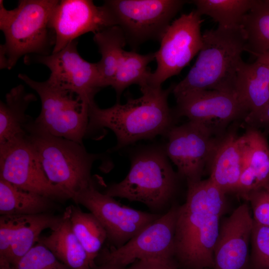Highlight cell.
<instances>
[{
    "label": "cell",
    "instance_id": "1",
    "mask_svg": "<svg viewBox=\"0 0 269 269\" xmlns=\"http://www.w3.org/2000/svg\"><path fill=\"white\" fill-rule=\"evenodd\" d=\"M225 194L209 178L187 184L185 202L178 206L175 257L187 269H212Z\"/></svg>",
    "mask_w": 269,
    "mask_h": 269
},
{
    "label": "cell",
    "instance_id": "2",
    "mask_svg": "<svg viewBox=\"0 0 269 269\" xmlns=\"http://www.w3.org/2000/svg\"><path fill=\"white\" fill-rule=\"evenodd\" d=\"M149 85L140 88L142 95L128 98L127 102H117L111 107L99 108L95 102L89 106L88 132L104 128L110 129L117 138L113 150H118L143 139L164 136L174 125L176 116L168 104L172 92Z\"/></svg>",
    "mask_w": 269,
    "mask_h": 269
},
{
    "label": "cell",
    "instance_id": "3",
    "mask_svg": "<svg viewBox=\"0 0 269 269\" xmlns=\"http://www.w3.org/2000/svg\"><path fill=\"white\" fill-rule=\"evenodd\" d=\"M203 45L186 77L174 85L175 99L188 93L217 90L234 93L238 68L243 61L246 39L242 26H218L202 34Z\"/></svg>",
    "mask_w": 269,
    "mask_h": 269
},
{
    "label": "cell",
    "instance_id": "4",
    "mask_svg": "<svg viewBox=\"0 0 269 269\" xmlns=\"http://www.w3.org/2000/svg\"><path fill=\"white\" fill-rule=\"evenodd\" d=\"M129 153L128 174L121 181L110 185L105 193L142 203L154 211L161 210L175 194L179 176L171 165L164 143L138 145Z\"/></svg>",
    "mask_w": 269,
    "mask_h": 269
},
{
    "label": "cell",
    "instance_id": "5",
    "mask_svg": "<svg viewBox=\"0 0 269 269\" xmlns=\"http://www.w3.org/2000/svg\"><path fill=\"white\" fill-rule=\"evenodd\" d=\"M58 1L20 0L8 10L0 0V29L5 38L0 46L1 69H11L22 56L52 53L55 37L49 21Z\"/></svg>",
    "mask_w": 269,
    "mask_h": 269
},
{
    "label": "cell",
    "instance_id": "6",
    "mask_svg": "<svg viewBox=\"0 0 269 269\" xmlns=\"http://www.w3.org/2000/svg\"><path fill=\"white\" fill-rule=\"evenodd\" d=\"M33 121L28 126L26 137L48 180L73 200L93 184L91 169L100 155L88 152L83 144L38 129Z\"/></svg>",
    "mask_w": 269,
    "mask_h": 269
},
{
    "label": "cell",
    "instance_id": "7",
    "mask_svg": "<svg viewBox=\"0 0 269 269\" xmlns=\"http://www.w3.org/2000/svg\"><path fill=\"white\" fill-rule=\"evenodd\" d=\"M18 78L38 95L41 104L39 116L33 124L38 129L54 136L83 144L88 133L89 105L74 93L39 82L26 74Z\"/></svg>",
    "mask_w": 269,
    "mask_h": 269
},
{
    "label": "cell",
    "instance_id": "8",
    "mask_svg": "<svg viewBox=\"0 0 269 269\" xmlns=\"http://www.w3.org/2000/svg\"><path fill=\"white\" fill-rule=\"evenodd\" d=\"M201 15L195 9L173 21L162 35L155 52L157 67L148 85L161 87L167 79L178 75L199 52L203 45Z\"/></svg>",
    "mask_w": 269,
    "mask_h": 269
},
{
    "label": "cell",
    "instance_id": "9",
    "mask_svg": "<svg viewBox=\"0 0 269 269\" xmlns=\"http://www.w3.org/2000/svg\"><path fill=\"white\" fill-rule=\"evenodd\" d=\"M77 44L75 40L57 52L25 56L24 62L46 66L50 72L46 81L50 85L74 93L89 106L95 102V95L104 86L97 63L83 59Z\"/></svg>",
    "mask_w": 269,
    "mask_h": 269
},
{
    "label": "cell",
    "instance_id": "10",
    "mask_svg": "<svg viewBox=\"0 0 269 269\" xmlns=\"http://www.w3.org/2000/svg\"><path fill=\"white\" fill-rule=\"evenodd\" d=\"M187 2L183 0H108L104 2L127 39L138 43L160 40L172 19Z\"/></svg>",
    "mask_w": 269,
    "mask_h": 269
},
{
    "label": "cell",
    "instance_id": "11",
    "mask_svg": "<svg viewBox=\"0 0 269 269\" xmlns=\"http://www.w3.org/2000/svg\"><path fill=\"white\" fill-rule=\"evenodd\" d=\"M214 134L205 125L189 121L174 126L164 136L166 154L187 184L202 179L218 140L213 137Z\"/></svg>",
    "mask_w": 269,
    "mask_h": 269
},
{
    "label": "cell",
    "instance_id": "12",
    "mask_svg": "<svg viewBox=\"0 0 269 269\" xmlns=\"http://www.w3.org/2000/svg\"><path fill=\"white\" fill-rule=\"evenodd\" d=\"M178 208L172 206L122 247L102 250L96 261L126 268L138 260L174 258Z\"/></svg>",
    "mask_w": 269,
    "mask_h": 269
},
{
    "label": "cell",
    "instance_id": "13",
    "mask_svg": "<svg viewBox=\"0 0 269 269\" xmlns=\"http://www.w3.org/2000/svg\"><path fill=\"white\" fill-rule=\"evenodd\" d=\"M73 200L96 217L114 248L125 245L161 215L121 205L114 197L99 192L93 184L80 192Z\"/></svg>",
    "mask_w": 269,
    "mask_h": 269
},
{
    "label": "cell",
    "instance_id": "14",
    "mask_svg": "<svg viewBox=\"0 0 269 269\" xmlns=\"http://www.w3.org/2000/svg\"><path fill=\"white\" fill-rule=\"evenodd\" d=\"M0 178L54 201L70 199L48 180L26 135L0 144Z\"/></svg>",
    "mask_w": 269,
    "mask_h": 269
},
{
    "label": "cell",
    "instance_id": "15",
    "mask_svg": "<svg viewBox=\"0 0 269 269\" xmlns=\"http://www.w3.org/2000/svg\"><path fill=\"white\" fill-rule=\"evenodd\" d=\"M117 25L109 7L97 6L91 0H61L52 13L49 27L55 37L52 53L65 48L80 36L94 34Z\"/></svg>",
    "mask_w": 269,
    "mask_h": 269
},
{
    "label": "cell",
    "instance_id": "16",
    "mask_svg": "<svg viewBox=\"0 0 269 269\" xmlns=\"http://www.w3.org/2000/svg\"><path fill=\"white\" fill-rule=\"evenodd\" d=\"M61 216L51 213L0 215V268L14 266L38 242L45 229L54 230Z\"/></svg>",
    "mask_w": 269,
    "mask_h": 269
},
{
    "label": "cell",
    "instance_id": "17",
    "mask_svg": "<svg viewBox=\"0 0 269 269\" xmlns=\"http://www.w3.org/2000/svg\"><path fill=\"white\" fill-rule=\"evenodd\" d=\"M173 111L176 117H185L189 121L201 123L215 133L216 128L239 118H245L248 112L234 93L204 90L192 92L176 98Z\"/></svg>",
    "mask_w": 269,
    "mask_h": 269
},
{
    "label": "cell",
    "instance_id": "18",
    "mask_svg": "<svg viewBox=\"0 0 269 269\" xmlns=\"http://www.w3.org/2000/svg\"><path fill=\"white\" fill-rule=\"evenodd\" d=\"M254 220L249 206L238 207L220 223L212 269H250L249 244Z\"/></svg>",
    "mask_w": 269,
    "mask_h": 269
},
{
    "label": "cell",
    "instance_id": "19",
    "mask_svg": "<svg viewBox=\"0 0 269 269\" xmlns=\"http://www.w3.org/2000/svg\"><path fill=\"white\" fill-rule=\"evenodd\" d=\"M243 167L235 193L245 198L269 185V144L265 135L251 127L240 136Z\"/></svg>",
    "mask_w": 269,
    "mask_h": 269
},
{
    "label": "cell",
    "instance_id": "20",
    "mask_svg": "<svg viewBox=\"0 0 269 269\" xmlns=\"http://www.w3.org/2000/svg\"><path fill=\"white\" fill-rule=\"evenodd\" d=\"M208 165L210 180L225 194L235 193L243 167L240 136L230 134L219 138Z\"/></svg>",
    "mask_w": 269,
    "mask_h": 269
},
{
    "label": "cell",
    "instance_id": "21",
    "mask_svg": "<svg viewBox=\"0 0 269 269\" xmlns=\"http://www.w3.org/2000/svg\"><path fill=\"white\" fill-rule=\"evenodd\" d=\"M234 93L248 112L246 117L259 112L269 103V67L257 60L252 63L243 61L237 71Z\"/></svg>",
    "mask_w": 269,
    "mask_h": 269
},
{
    "label": "cell",
    "instance_id": "22",
    "mask_svg": "<svg viewBox=\"0 0 269 269\" xmlns=\"http://www.w3.org/2000/svg\"><path fill=\"white\" fill-rule=\"evenodd\" d=\"M36 100L21 84L6 94L4 101L0 102V144L26 135L28 126L33 119L26 111Z\"/></svg>",
    "mask_w": 269,
    "mask_h": 269
},
{
    "label": "cell",
    "instance_id": "23",
    "mask_svg": "<svg viewBox=\"0 0 269 269\" xmlns=\"http://www.w3.org/2000/svg\"><path fill=\"white\" fill-rule=\"evenodd\" d=\"M38 242L48 248L70 269H93L88 256L74 234L67 207L59 225L48 236H40Z\"/></svg>",
    "mask_w": 269,
    "mask_h": 269
},
{
    "label": "cell",
    "instance_id": "24",
    "mask_svg": "<svg viewBox=\"0 0 269 269\" xmlns=\"http://www.w3.org/2000/svg\"><path fill=\"white\" fill-rule=\"evenodd\" d=\"M57 207L55 201L44 196L22 190L0 178V215H35Z\"/></svg>",
    "mask_w": 269,
    "mask_h": 269
},
{
    "label": "cell",
    "instance_id": "25",
    "mask_svg": "<svg viewBox=\"0 0 269 269\" xmlns=\"http://www.w3.org/2000/svg\"><path fill=\"white\" fill-rule=\"evenodd\" d=\"M93 40L101 55L97 62L104 87L111 86L124 51L126 36L118 25H114L94 34Z\"/></svg>",
    "mask_w": 269,
    "mask_h": 269
},
{
    "label": "cell",
    "instance_id": "26",
    "mask_svg": "<svg viewBox=\"0 0 269 269\" xmlns=\"http://www.w3.org/2000/svg\"><path fill=\"white\" fill-rule=\"evenodd\" d=\"M70 220L73 231L86 251L94 268L96 260L107 235L104 227L92 213H86L76 206H68Z\"/></svg>",
    "mask_w": 269,
    "mask_h": 269
},
{
    "label": "cell",
    "instance_id": "27",
    "mask_svg": "<svg viewBox=\"0 0 269 269\" xmlns=\"http://www.w3.org/2000/svg\"><path fill=\"white\" fill-rule=\"evenodd\" d=\"M241 26L246 39L245 51L254 56L269 54V0H256Z\"/></svg>",
    "mask_w": 269,
    "mask_h": 269
},
{
    "label": "cell",
    "instance_id": "28",
    "mask_svg": "<svg viewBox=\"0 0 269 269\" xmlns=\"http://www.w3.org/2000/svg\"><path fill=\"white\" fill-rule=\"evenodd\" d=\"M154 59L155 52L140 54L124 50L111 85L118 99L133 84L138 85L140 88L148 85L151 72L147 66Z\"/></svg>",
    "mask_w": 269,
    "mask_h": 269
},
{
    "label": "cell",
    "instance_id": "29",
    "mask_svg": "<svg viewBox=\"0 0 269 269\" xmlns=\"http://www.w3.org/2000/svg\"><path fill=\"white\" fill-rule=\"evenodd\" d=\"M256 0H194L190 2L202 16L211 17L218 26L232 28L241 26L245 15Z\"/></svg>",
    "mask_w": 269,
    "mask_h": 269
},
{
    "label": "cell",
    "instance_id": "30",
    "mask_svg": "<svg viewBox=\"0 0 269 269\" xmlns=\"http://www.w3.org/2000/svg\"><path fill=\"white\" fill-rule=\"evenodd\" d=\"M12 269H70L45 246L37 242Z\"/></svg>",
    "mask_w": 269,
    "mask_h": 269
},
{
    "label": "cell",
    "instance_id": "31",
    "mask_svg": "<svg viewBox=\"0 0 269 269\" xmlns=\"http://www.w3.org/2000/svg\"><path fill=\"white\" fill-rule=\"evenodd\" d=\"M251 241L250 269H269V226L254 221Z\"/></svg>",
    "mask_w": 269,
    "mask_h": 269
},
{
    "label": "cell",
    "instance_id": "32",
    "mask_svg": "<svg viewBox=\"0 0 269 269\" xmlns=\"http://www.w3.org/2000/svg\"><path fill=\"white\" fill-rule=\"evenodd\" d=\"M245 199L251 204L254 222L269 226V185L251 192Z\"/></svg>",
    "mask_w": 269,
    "mask_h": 269
},
{
    "label": "cell",
    "instance_id": "33",
    "mask_svg": "<svg viewBox=\"0 0 269 269\" xmlns=\"http://www.w3.org/2000/svg\"><path fill=\"white\" fill-rule=\"evenodd\" d=\"M125 269H178V267L174 258H172L138 260Z\"/></svg>",
    "mask_w": 269,
    "mask_h": 269
},
{
    "label": "cell",
    "instance_id": "34",
    "mask_svg": "<svg viewBox=\"0 0 269 269\" xmlns=\"http://www.w3.org/2000/svg\"><path fill=\"white\" fill-rule=\"evenodd\" d=\"M245 120L252 127L262 128L269 131V103L259 112L246 117Z\"/></svg>",
    "mask_w": 269,
    "mask_h": 269
},
{
    "label": "cell",
    "instance_id": "35",
    "mask_svg": "<svg viewBox=\"0 0 269 269\" xmlns=\"http://www.w3.org/2000/svg\"><path fill=\"white\" fill-rule=\"evenodd\" d=\"M125 268L108 262H100L93 269H125Z\"/></svg>",
    "mask_w": 269,
    "mask_h": 269
},
{
    "label": "cell",
    "instance_id": "36",
    "mask_svg": "<svg viewBox=\"0 0 269 269\" xmlns=\"http://www.w3.org/2000/svg\"><path fill=\"white\" fill-rule=\"evenodd\" d=\"M256 60L266 64L269 67V54H261L255 56Z\"/></svg>",
    "mask_w": 269,
    "mask_h": 269
},
{
    "label": "cell",
    "instance_id": "37",
    "mask_svg": "<svg viewBox=\"0 0 269 269\" xmlns=\"http://www.w3.org/2000/svg\"><path fill=\"white\" fill-rule=\"evenodd\" d=\"M7 269H11V268Z\"/></svg>",
    "mask_w": 269,
    "mask_h": 269
}]
</instances>
